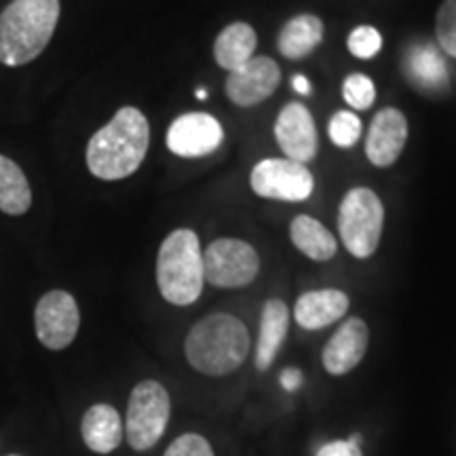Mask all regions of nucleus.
<instances>
[{
	"mask_svg": "<svg viewBox=\"0 0 456 456\" xmlns=\"http://www.w3.org/2000/svg\"><path fill=\"white\" fill-rule=\"evenodd\" d=\"M151 144V127L138 108L125 106L95 131L87 144V167L95 178L114 182L135 174Z\"/></svg>",
	"mask_w": 456,
	"mask_h": 456,
	"instance_id": "obj_1",
	"label": "nucleus"
},
{
	"mask_svg": "<svg viewBox=\"0 0 456 456\" xmlns=\"http://www.w3.org/2000/svg\"><path fill=\"white\" fill-rule=\"evenodd\" d=\"M249 338L241 319L228 313H214L191 328L184 340L188 363L205 376L232 374L248 359Z\"/></svg>",
	"mask_w": 456,
	"mask_h": 456,
	"instance_id": "obj_2",
	"label": "nucleus"
},
{
	"mask_svg": "<svg viewBox=\"0 0 456 456\" xmlns=\"http://www.w3.org/2000/svg\"><path fill=\"white\" fill-rule=\"evenodd\" d=\"M60 21V0H13L0 13V64L17 68L47 49Z\"/></svg>",
	"mask_w": 456,
	"mask_h": 456,
	"instance_id": "obj_3",
	"label": "nucleus"
},
{
	"mask_svg": "<svg viewBox=\"0 0 456 456\" xmlns=\"http://www.w3.org/2000/svg\"><path fill=\"white\" fill-rule=\"evenodd\" d=\"M157 283L169 305L188 306L203 292V249L191 228H178L161 243L157 256Z\"/></svg>",
	"mask_w": 456,
	"mask_h": 456,
	"instance_id": "obj_4",
	"label": "nucleus"
},
{
	"mask_svg": "<svg viewBox=\"0 0 456 456\" xmlns=\"http://www.w3.org/2000/svg\"><path fill=\"white\" fill-rule=\"evenodd\" d=\"M385 208L370 188H351L338 209V231L342 245L355 258H370L383 235Z\"/></svg>",
	"mask_w": 456,
	"mask_h": 456,
	"instance_id": "obj_5",
	"label": "nucleus"
},
{
	"mask_svg": "<svg viewBox=\"0 0 456 456\" xmlns=\"http://www.w3.org/2000/svg\"><path fill=\"white\" fill-rule=\"evenodd\" d=\"M171 399L167 389L157 380H142L134 387L125 416V437L138 452L155 448L167 429Z\"/></svg>",
	"mask_w": 456,
	"mask_h": 456,
	"instance_id": "obj_6",
	"label": "nucleus"
},
{
	"mask_svg": "<svg viewBox=\"0 0 456 456\" xmlns=\"http://www.w3.org/2000/svg\"><path fill=\"white\" fill-rule=\"evenodd\" d=\"M260 258L241 239H216L203 252L205 281L214 288H245L258 277Z\"/></svg>",
	"mask_w": 456,
	"mask_h": 456,
	"instance_id": "obj_7",
	"label": "nucleus"
},
{
	"mask_svg": "<svg viewBox=\"0 0 456 456\" xmlns=\"http://www.w3.org/2000/svg\"><path fill=\"white\" fill-rule=\"evenodd\" d=\"M249 184L262 199L300 203L311 197L315 180L306 165L289 161V159H265L256 163Z\"/></svg>",
	"mask_w": 456,
	"mask_h": 456,
	"instance_id": "obj_8",
	"label": "nucleus"
},
{
	"mask_svg": "<svg viewBox=\"0 0 456 456\" xmlns=\"http://www.w3.org/2000/svg\"><path fill=\"white\" fill-rule=\"evenodd\" d=\"M34 328L43 346L51 351L68 349L81 328V313L72 294L51 289L34 309Z\"/></svg>",
	"mask_w": 456,
	"mask_h": 456,
	"instance_id": "obj_9",
	"label": "nucleus"
},
{
	"mask_svg": "<svg viewBox=\"0 0 456 456\" xmlns=\"http://www.w3.org/2000/svg\"><path fill=\"white\" fill-rule=\"evenodd\" d=\"M224 140L220 121L208 112H186L175 118L167 129V148L184 159L208 157Z\"/></svg>",
	"mask_w": 456,
	"mask_h": 456,
	"instance_id": "obj_10",
	"label": "nucleus"
},
{
	"mask_svg": "<svg viewBox=\"0 0 456 456\" xmlns=\"http://www.w3.org/2000/svg\"><path fill=\"white\" fill-rule=\"evenodd\" d=\"M281 83V70L271 57L260 55L245 61L241 68L228 72L226 95L232 104L249 108L269 100Z\"/></svg>",
	"mask_w": 456,
	"mask_h": 456,
	"instance_id": "obj_11",
	"label": "nucleus"
},
{
	"mask_svg": "<svg viewBox=\"0 0 456 456\" xmlns=\"http://www.w3.org/2000/svg\"><path fill=\"white\" fill-rule=\"evenodd\" d=\"M275 138L285 159L296 163H311L317 157L319 135L309 108L292 102L279 112L275 123Z\"/></svg>",
	"mask_w": 456,
	"mask_h": 456,
	"instance_id": "obj_12",
	"label": "nucleus"
},
{
	"mask_svg": "<svg viewBox=\"0 0 456 456\" xmlns=\"http://www.w3.org/2000/svg\"><path fill=\"white\" fill-rule=\"evenodd\" d=\"M408 140V121L397 108L376 112L366 140V155L376 167H389L403 152Z\"/></svg>",
	"mask_w": 456,
	"mask_h": 456,
	"instance_id": "obj_13",
	"label": "nucleus"
},
{
	"mask_svg": "<svg viewBox=\"0 0 456 456\" xmlns=\"http://www.w3.org/2000/svg\"><path fill=\"white\" fill-rule=\"evenodd\" d=\"M368 342L370 330L366 326V322L359 317L346 319V322L336 330L332 338L328 340V345L323 346V368L334 376L349 374L351 370H355L359 363H362V359L368 351Z\"/></svg>",
	"mask_w": 456,
	"mask_h": 456,
	"instance_id": "obj_14",
	"label": "nucleus"
},
{
	"mask_svg": "<svg viewBox=\"0 0 456 456\" xmlns=\"http://www.w3.org/2000/svg\"><path fill=\"white\" fill-rule=\"evenodd\" d=\"M408 81L423 94H442L450 85V70L442 49L433 43H420L408 49L403 57Z\"/></svg>",
	"mask_w": 456,
	"mask_h": 456,
	"instance_id": "obj_15",
	"label": "nucleus"
},
{
	"mask_svg": "<svg viewBox=\"0 0 456 456\" xmlns=\"http://www.w3.org/2000/svg\"><path fill=\"white\" fill-rule=\"evenodd\" d=\"M349 311V296L340 289H313L302 294L294 306V319L305 330L332 326Z\"/></svg>",
	"mask_w": 456,
	"mask_h": 456,
	"instance_id": "obj_16",
	"label": "nucleus"
},
{
	"mask_svg": "<svg viewBox=\"0 0 456 456\" xmlns=\"http://www.w3.org/2000/svg\"><path fill=\"white\" fill-rule=\"evenodd\" d=\"M85 446L95 454H110L123 442V420L110 403H95L81 420Z\"/></svg>",
	"mask_w": 456,
	"mask_h": 456,
	"instance_id": "obj_17",
	"label": "nucleus"
},
{
	"mask_svg": "<svg viewBox=\"0 0 456 456\" xmlns=\"http://www.w3.org/2000/svg\"><path fill=\"white\" fill-rule=\"evenodd\" d=\"M289 328V309L283 300L273 298L265 305L260 319V336L256 346V368L269 370L281 349Z\"/></svg>",
	"mask_w": 456,
	"mask_h": 456,
	"instance_id": "obj_18",
	"label": "nucleus"
},
{
	"mask_svg": "<svg viewBox=\"0 0 456 456\" xmlns=\"http://www.w3.org/2000/svg\"><path fill=\"white\" fill-rule=\"evenodd\" d=\"M323 38V21L317 15H296L281 28L277 38L279 53L288 60H302L311 55Z\"/></svg>",
	"mask_w": 456,
	"mask_h": 456,
	"instance_id": "obj_19",
	"label": "nucleus"
},
{
	"mask_svg": "<svg viewBox=\"0 0 456 456\" xmlns=\"http://www.w3.org/2000/svg\"><path fill=\"white\" fill-rule=\"evenodd\" d=\"M256 45H258V38H256L254 28L245 21H235L218 34L214 43V57L220 68L232 72L252 60Z\"/></svg>",
	"mask_w": 456,
	"mask_h": 456,
	"instance_id": "obj_20",
	"label": "nucleus"
},
{
	"mask_svg": "<svg viewBox=\"0 0 456 456\" xmlns=\"http://www.w3.org/2000/svg\"><path fill=\"white\" fill-rule=\"evenodd\" d=\"M289 239L306 258L315 262L332 260L338 252V241L322 222L311 216H298L289 226Z\"/></svg>",
	"mask_w": 456,
	"mask_h": 456,
	"instance_id": "obj_21",
	"label": "nucleus"
},
{
	"mask_svg": "<svg viewBox=\"0 0 456 456\" xmlns=\"http://www.w3.org/2000/svg\"><path fill=\"white\" fill-rule=\"evenodd\" d=\"M32 205V188L20 165L0 155V212L24 216Z\"/></svg>",
	"mask_w": 456,
	"mask_h": 456,
	"instance_id": "obj_22",
	"label": "nucleus"
},
{
	"mask_svg": "<svg viewBox=\"0 0 456 456\" xmlns=\"http://www.w3.org/2000/svg\"><path fill=\"white\" fill-rule=\"evenodd\" d=\"M362 121H359L355 112L340 110L336 112L332 121H330L328 134L330 140H332L338 148H351L357 144L359 138H362Z\"/></svg>",
	"mask_w": 456,
	"mask_h": 456,
	"instance_id": "obj_23",
	"label": "nucleus"
},
{
	"mask_svg": "<svg viewBox=\"0 0 456 456\" xmlns=\"http://www.w3.org/2000/svg\"><path fill=\"white\" fill-rule=\"evenodd\" d=\"M342 95H345L346 104L355 110H368L376 100V87L372 78H368L366 74H349L342 85Z\"/></svg>",
	"mask_w": 456,
	"mask_h": 456,
	"instance_id": "obj_24",
	"label": "nucleus"
},
{
	"mask_svg": "<svg viewBox=\"0 0 456 456\" xmlns=\"http://www.w3.org/2000/svg\"><path fill=\"white\" fill-rule=\"evenodd\" d=\"M437 47L456 60V0H444L436 20Z\"/></svg>",
	"mask_w": 456,
	"mask_h": 456,
	"instance_id": "obj_25",
	"label": "nucleus"
},
{
	"mask_svg": "<svg viewBox=\"0 0 456 456\" xmlns=\"http://www.w3.org/2000/svg\"><path fill=\"white\" fill-rule=\"evenodd\" d=\"M346 47L359 60H372L383 49V37L372 26H357L355 30L349 34Z\"/></svg>",
	"mask_w": 456,
	"mask_h": 456,
	"instance_id": "obj_26",
	"label": "nucleus"
},
{
	"mask_svg": "<svg viewBox=\"0 0 456 456\" xmlns=\"http://www.w3.org/2000/svg\"><path fill=\"white\" fill-rule=\"evenodd\" d=\"M163 456H216L212 444L205 440L199 433H184V436L175 437L165 450Z\"/></svg>",
	"mask_w": 456,
	"mask_h": 456,
	"instance_id": "obj_27",
	"label": "nucleus"
},
{
	"mask_svg": "<svg viewBox=\"0 0 456 456\" xmlns=\"http://www.w3.org/2000/svg\"><path fill=\"white\" fill-rule=\"evenodd\" d=\"M317 456H362V450H359V436H353L351 440L345 442H330L326 446H322Z\"/></svg>",
	"mask_w": 456,
	"mask_h": 456,
	"instance_id": "obj_28",
	"label": "nucleus"
},
{
	"mask_svg": "<svg viewBox=\"0 0 456 456\" xmlns=\"http://www.w3.org/2000/svg\"><path fill=\"white\" fill-rule=\"evenodd\" d=\"M300 383H302L300 370L289 368V370H285V372L281 374V385H283V389L296 391V389H298V387H300Z\"/></svg>",
	"mask_w": 456,
	"mask_h": 456,
	"instance_id": "obj_29",
	"label": "nucleus"
},
{
	"mask_svg": "<svg viewBox=\"0 0 456 456\" xmlns=\"http://www.w3.org/2000/svg\"><path fill=\"white\" fill-rule=\"evenodd\" d=\"M292 87H294V91H296V94H298V95H309V94H311V83H309V78L302 77V74H296L294 81H292Z\"/></svg>",
	"mask_w": 456,
	"mask_h": 456,
	"instance_id": "obj_30",
	"label": "nucleus"
},
{
	"mask_svg": "<svg viewBox=\"0 0 456 456\" xmlns=\"http://www.w3.org/2000/svg\"><path fill=\"white\" fill-rule=\"evenodd\" d=\"M197 98H199V100H205V98H208V91L199 89V91H197Z\"/></svg>",
	"mask_w": 456,
	"mask_h": 456,
	"instance_id": "obj_31",
	"label": "nucleus"
},
{
	"mask_svg": "<svg viewBox=\"0 0 456 456\" xmlns=\"http://www.w3.org/2000/svg\"><path fill=\"white\" fill-rule=\"evenodd\" d=\"M11 456H17V454H11Z\"/></svg>",
	"mask_w": 456,
	"mask_h": 456,
	"instance_id": "obj_32",
	"label": "nucleus"
}]
</instances>
